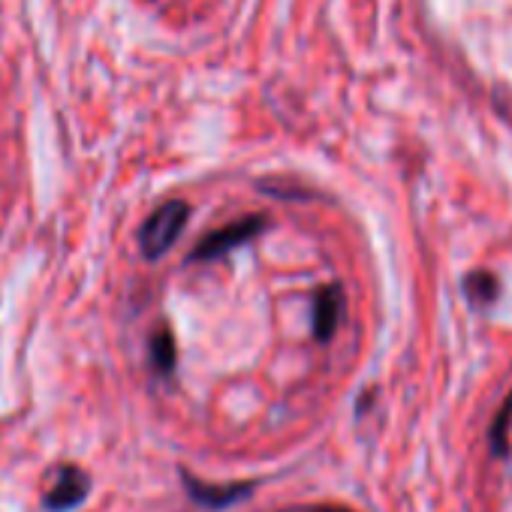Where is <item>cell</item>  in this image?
I'll return each mask as SVG.
<instances>
[{
    "instance_id": "obj_1",
    "label": "cell",
    "mask_w": 512,
    "mask_h": 512,
    "mask_svg": "<svg viewBox=\"0 0 512 512\" xmlns=\"http://www.w3.org/2000/svg\"><path fill=\"white\" fill-rule=\"evenodd\" d=\"M184 223H187V205L178 202V199L160 205L145 220V226L139 232V244H142V253L148 256V260H157V256H163L175 244V238L181 235Z\"/></svg>"
},
{
    "instance_id": "obj_2",
    "label": "cell",
    "mask_w": 512,
    "mask_h": 512,
    "mask_svg": "<svg viewBox=\"0 0 512 512\" xmlns=\"http://www.w3.org/2000/svg\"><path fill=\"white\" fill-rule=\"evenodd\" d=\"M263 229H266V220H263V217H247V220H238V223H232V226H226V229H220V232H211V235L196 247L193 260H214V256L229 253V250H235L238 244H244V241L256 238Z\"/></svg>"
},
{
    "instance_id": "obj_3",
    "label": "cell",
    "mask_w": 512,
    "mask_h": 512,
    "mask_svg": "<svg viewBox=\"0 0 512 512\" xmlns=\"http://www.w3.org/2000/svg\"><path fill=\"white\" fill-rule=\"evenodd\" d=\"M341 314H344V290L338 284L323 287L314 299V335L320 341H329L341 323Z\"/></svg>"
},
{
    "instance_id": "obj_4",
    "label": "cell",
    "mask_w": 512,
    "mask_h": 512,
    "mask_svg": "<svg viewBox=\"0 0 512 512\" xmlns=\"http://www.w3.org/2000/svg\"><path fill=\"white\" fill-rule=\"evenodd\" d=\"M88 488H91V479H88L79 467H64L61 476H58V485H55V488L49 491V497H46V506L55 509V512L73 509L76 503L85 500Z\"/></svg>"
},
{
    "instance_id": "obj_5",
    "label": "cell",
    "mask_w": 512,
    "mask_h": 512,
    "mask_svg": "<svg viewBox=\"0 0 512 512\" xmlns=\"http://www.w3.org/2000/svg\"><path fill=\"white\" fill-rule=\"evenodd\" d=\"M187 482V491L193 494V500L205 503V506H226V503H235L241 500L253 485H229V488H220V485H205V482H193L190 476H184Z\"/></svg>"
},
{
    "instance_id": "obj_6",
    "label": "cell",
    "mask_w": 512,
    "mask_h": 512,
    "mask_svg": "<svg viewBox=\"0 0 512 512\" xmlns=\"http://www.w3.org/2000/svg\"><path fill=\"white\" fill-rule=\"evenodd\" d=\"M464 290H467L470 302L488 305V302L497 299V290H500V287H497V278H494V275H488V272H473V275L464 278Z\"/></svg>"
},
{
    "instance_id": "obj_7",
    "label": "cell",
    "mask_w": 512,
    "mask_h": 512,
    "mask_svg": "<svg viewBox=\"0 0 512 512\" xmlns=\"http://www.w3.org/2000/svg\"><path fill=\"white\" fill-rule=\"evenodd\" d=\"M509 428H512V395L503 401V407H500V413L494 416V425H491V449H494L497 455H506Z\"/></svg>"
},
{
    "instance_id": "obj_8",
    "label": "cell",
    "mask_w": 512,
    "mask_h": 512,
    "mask_svg": "<svg viewBox=\"0 0 512 512\" xmlns=\"http://www.w3.org/2000/svg\"><path fill=\"white\" fill-rule=\"evenodd\" d=\"M151 359L157 365V371H172L175 368V341L169 332H157L154 344H151Z\"/></svg>"
},
{
    "instance_id": "obj_9",
    "label": "cell",
    "mask_w": 512,
    "mask_h": 512,
    "mask_svg": "<svg viewBox=\"0 0 512 512\" xmlns=\"http://www.w3.org/2000/svg\"><path fill=\"white\" fill-rule=\"evenodd\" d=\"M317 512H350V509H338V506H326V509H317Z\"/></svg>"
}]
</instances>
